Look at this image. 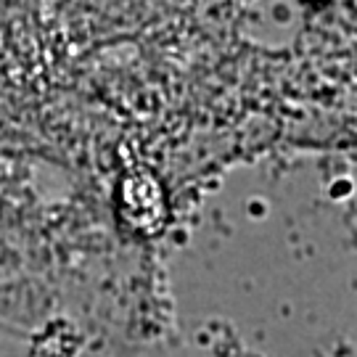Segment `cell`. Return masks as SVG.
<instances>
[{
    "instance_id": "6da1fadb",
    "label": "cell",
    "mask_w": 357,
    "mask_h": 357,
    "mask_svg": "<svg viewBox=\"0 0 357 357\" xmlns=\"http://www.w3.org/2000/svg\"><path fill=\"white\" fill-rule=\"evenodd\" d=\"M119 215L135 233L151 236L162 228L167 217L165 196L151 172H130L119 185Z\"/></svg>"
}]
</instances>
